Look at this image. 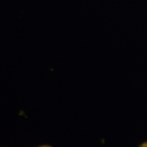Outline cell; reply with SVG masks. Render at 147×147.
<instances>
[{
  "instance_id": "cell-1",
  "label": "cell",
  "mask_w": 147,
  "mask_h": 147,
  "mask_svg": "<svg viewBox=\"0 0 147 147\" xmlns=\"http://www.w3.org/2000/svg\"><path fill=\"white\" fill-rule=\"evenodd\" d=\"M139 147H147V142H145L140 146Z\"/></svg>"
},
{
  "instance_id": "cell-2",
  "label": "cell",
  "mask_w": 147,
  "mask_h": 147,
  "mask_svg": "<svg viewBox=\"0 0 147 147\" xmlns=\"http://www.w3.org/2000/svg\"><path fill=\"white\" fill-rule=\"evenodd\" d=\"M38 147H53L50 146V145H48V144H44V145H41V146H39Z\"/></svg>"
}]
</instances>
